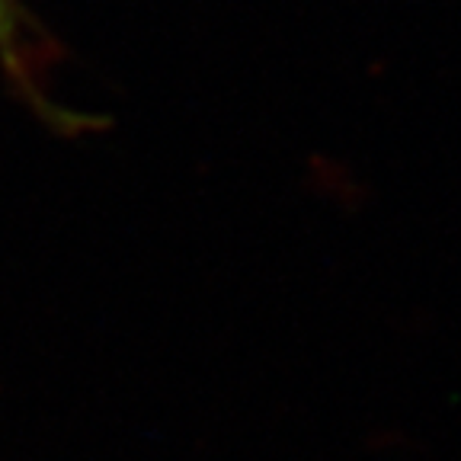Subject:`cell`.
Returning a JSON list of instances; mask_svg holds the SVG:
<instances>
[{
	"instance_id": "obj_1",
	"label": "cell",
	"mask_w": 461,
	"mask_h": 461,
	"mask_svg": "<svg viewBox=\"0 0 461 461\" xmlns=\"http://www.w3.org/2000/svg\"><path fill=\"white\" fill-rule=\"evenodd\" d=\"M0 65L7 77L23 90L29 106H36L45 119H55V106H49L39 90L36 77V26L29 20L23 0H0Z\"/></svg>"
}]
</instances>
